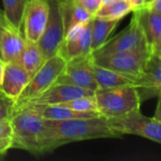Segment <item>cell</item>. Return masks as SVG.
Instances as JSON below:
<instances>
[{"mask_svg": "<svg viewBox=\"0 0 161 161\" xmlns=\"http://www.w3.org/2000/svg\"><path fill=\"white\" fill-rule=\"evenodd\" d=\"M150 53L147 49L131 50L110 55L92 57L95 64L136 78L142 72Z\"/></svg>", "mask_w": 161, "mask_h": 161, "instance_id": "6", "label": "cell"}, {"mask_svg": "<svg viewBox=\"0 0 161 161\" xmlns=\"http://www.w3.org/2000/svg\"><path fill=\"white\" fill-rule=\"evenodd\" d=\"M12 130L9 120L0 121V153L7 155L8 151L11 149Z\"/></svg>", "mask_w": 161, "mask_h": 161, "instance_id": "24", "label": "cell"}, {"mask_svg": "<svg viewBox=\"0 0 161 161\" xmlns=\"http://www.w3.org/2000/svg\"><path fill=\"white\" fill-rule=\"evenodd\" d=\"M133 12L138 16L150 55H161V14L144 8Z\"/></svg>", "mask_w": 161, "mask_h": 161, "instance_id": "15", "label": "cell"}, {"mask_svg": "<svg viewBox=\"0 0 161 161\" xmlns=\"http://www.w3.org/2000/svg\"><path fill=\"white\" fill-rule=\"evenodd\" d=\"M0 22H1V23H3V24H5V25H7V24H6V21H5V19H4L3 13H1V12H0Z\"/></svg>", "mask_w": 161, "mask_h": 161, "instance_id": "32", "label": "cell"}, {"mask_svg": "<svg viewBox=\"0 0 161 161\" xmlns=\"http://www.w3.org/2000/svg\"><path fill=\"white\" fill-rule=\"evenodd\" d=\"M5 67H6V62L0 58V87L3 81V76H4V73H5Z\"/></svg>", "mask_w": 161, "mask_h": 161, "instance_id": "29", "label": "cell"}, {"mask_svg": "<svg viewBox=\"0 0 161 161\" xmlns=\"http://www.w3.org/2000/svg\"><path fill=\"white\" fill-rule=\"evenodd\" d=\"M131 11L132 7L128 0H117L107 5L101 6L93 14V16L107 20L121 21Z\"/></svg>", "mask_w": 161, "mask_h": 161, "instance_id": "22", "label": "cell"}, {"mask_svg": "<svg viewBox=\"0 0 161 161\" xmlns=\"http://www.w3.org/2000/svg\"><path fill=\"white\" fill-rule=\"evenodd\" d=\"M149 1H151V0H145V1H144V5H145L146 3H148ZM143 7H144V6H143Z\"/></svg>", "mask_w": 161, "mask_h": 161, "instance_id": "35", "label": "cell"}, {"mask_svg": "<svg viewBox=\"0 0 161 161\" xmlns=\"http://www.w3.org/2000/svg\"><path fill=\"white\" fill-rule=\"evenodd\" d=\"M45 1H49V0H45Z\"/></svg>", "mask_w": 161, "mask_h": 161, "instance_id": "36", "label": "cell"}, {"mask_svg": "<svg viewBox=\"0 0 161 161\" xmlns=\"http://www.w3.org/2000/svg\"><path fill=\"white\" fill-rule=\"evenodd\" d=\"M128 1L132 7V11H135L143 8L145 0H128Z\"/></svg>", "mask_w": 161, "mask_h": 161, "instance_id": "28", "label": "cell"}, {"mask_svg": "<svg viewBox=\"0 0 161 161\" xmlns=\"http://www.w3.org/2000/svg\"><path fill=\"white\" fill-rule=\"evenodd\" d=\"M12 130L11 148L25 150L32 155H43L45 142V120L28 108L13 109L9 118Z\"/></svg>", "mask_w": 161, "mask_h": 161, "instance_id": "2", "label": "cell"}, {"mask_svg": "<svg viewBox=\"0 0 161 161\" xmlns=\"http://www.w3.org/2000/svg\"><path fill=\"white\" fill-rule=\"evenodd\" d=\"M60 11L63 20L65 35L75 26L91 21L93 15L85 8L79 5L75 0L59 1Z\"/></svg>", "mask_w": 161, "mask_h": 161, "instance_id": "17", "label": "cell"}, {"mask_svg": "<svg viewBox=\"0 0 161 161\" xmlns=\"http://www.w3.org/2000/svg\"><path fill=\"white\" fill-rule=\"evenodd\" d=\"M59 105H62L64 107H67L69 108L80 112H99L94 94L79 97Z\"/></svg>", "mask_w": 161, "mask_h": 161, "instance_id": "23", "label": "cell"}, {"mask_svg": "<svg viewBox=\"0 0 161 161\" xmlns=\"http://www.w3.org/2000/svg\"><path fill=\"white\" fill-rule=\"evenodd\" d=\"M49 16L45 29L37 42L45 59L58 54L65 37L59 0H49Z\"/></svg>", "mask_w": 161, "mask_h": 161, "instance_id": "8", "label": "cell"}, {"mask_svg": "<svg viewBox=\"0 0 161 161\" xmlns=\"http://www.w3.org/2000/svg\"><path fill=\"white\" fill-rule=\"evenodd\" d=\"M160 101H158V107H157V111H156V114L154 115V118L158 120V121H161L160 120Z\"/></svg>", "mask_w": 161, "mask_h": 161, "instance_id": "30", "label": "cell"}, {"mask_svg": "<svg viewBox=\"0 0 161 161\" xmlns=\"http://www.w3.org/2000/svg\"><path fill=\"white\" fill-rule=\"evenodd\" d=\"M92 71L98 90L111 89L123 86H135L136 80L121 73L99 66L92 62Z\"/></svg>", "mask_w": 161, "mask_h": 161, "instance_id": "18", "label": "cell"}, {"mask_svg": "<svg viewBox=\"0 0 161 161\" xmlns=\"http://www.w3.org/2000/svg\"><path fill=\"white\" fill-rule=\"evenodd\" d=\"M92 54L67 61L55 84L74 85L95 92L98 86L92 71Z\"/></svg>", "mask_w": 161, "mask_h": 161, "instance_id": "9", "label": "cell"}, {"mask_svg": "<svg viewBox=\"0 0 161 161\" xmlns=\"http://www.w3.org/2000/svg\"><path fill=\"white\" fill-rule=\"evenodd\" d=\"M92 19L75 26L65 35L58 54L66 61L92 54Z\"/></svg>", "mask_w": 161, "mask_h": 161, "instance_id": "11", "label": "cell"}, {"mask_svg": "<svg viewBox=\"0 0 161 161\" xmlns=\"http://www.w3.org/2000/svg\"><path fill=\"white\" fill-rule=\"evenodd\" d=\"M45 154L70 142L123 137L108 126L107 117L102 115L66 121L45 120Z\"/></svg>", "mask_w": 161, "mask_h": 161, "instance_id": "1", "label": "cell"}, {"mask_svg": "<svg viewBox=\"0 0 161 161\" xmlns=\"http://www.w3.org/2000/svg\"><path fill=\"white\" fill-rule=\"evenodd\" d=\"M67 61L58 54L45 59L39 70L30 77L27 85L13 104V107L34 99L53 86L65 68Z\"/></svg>", "mask_w": 161, "mask_h": 161, "instance_id": "5", "label": "cell"}, {"mask_svg": "<svg viewBox=\"0 0 161 161\" xmlns=\"http://www.w3.org/2000/svg\"><path fill=\"white\" fill-rule=\"evenodd\" d=\"M30 79L28 73L16 61L6 63L0 92L13 103L18 99Z\"/></svg>", "mask_w": 161, "mask_h": 161, "instance_id": "14", "label": "cell"}, {"mask_svg": "<svg viewBox=\"0 0 161 161\" xmlns=\"http://www.w3.org/2000/svg\"><path fill=\"white\" fill-rule=\"evenodd\" d=\"M135 88L142 103L159 96L161 90V55H150L142 72L136 78Z\"/></svg>", "mask_w": 161, "mask_h": 161, "instance_id": "12", "label": "cell"}, {"mask_svg": "<svg viewBox=\"0 0 161 161\" xmlns=\"http://www.w3.org/2000/svg\"><path fill=\"white\" fill-rule=\"evenodd\" d=\"M28 1L29 0H3V16L6 24L20 32H22L23 17Z\"/></svg>", "mask_w": 161, "mask_h": 161, "instance_id": "21", "label": "cell"}, {"mask_svg": "<svg viewBox=\"0 0 161 161\" xmlns=\"http://www.w3.org/2000/svg\"><path fill=\"white\" fill-rule=\"evenodd\" d=\"M119 23V20H107L93 16L92 24L91 41L92 53L99 49L107 42L108 37L113 32V30L118 26Z\"/></svg>", "mask_w": 161, "mask_h": 161, "instance_id": "19", "label": "cell"}, {"mask_svg": "<svg viewBox=\"0 0 161 161\" xmlns=\"http://www.w3.org/2000/svg\"><path fill=\"white\" fill-rule=\"evenodd\" d=\"M45 61L37 43L27 42L16 62H18L30 75V77L39 70V68Z\"/></svg>", "mask_w": 161, "mask_h": 161, "instance_id": "20", "label": "cell"}, {"mask_svg": "<svg viewBox=\"0 0 161 161\" xmlns=\"http://www.w3.org/2000/svg\"><path fill=\"white\" fill-rule=\"evenodd\" d=\"M95 92L87 89L69 84H54L43 93L38 97L26 101L23 104H38V105H58L62 104L79 97L93 95ZM21 104V105H23ZM20 106V105H18ZM15 106V107H18ZM13 107V108H15Z\"/></svg>", "mask_w": 161, "mask_h": 161, "instance_id": "13", "label": "cell"}, {"mask_svg": "<svg viewBox=\"0 0 161 161\" xmlns=\"http://www.w3.org/2000/svg\"><path fill=\"white\" fill-rule=\"evenodd\" d=\"M59 1H62V0H59Z\"/></svg>", "mask_w": 161, "mask_h": 161, "instance_id": "37", "label": "cell"}, {"mask_svg": "<svg viewBox=\"0 0 161 161\" xmlns=\"http://www.w3.org/2000/svg\"><path fill=\"white\" fill-rule=\"evenodd\" d=\"M26 41L22 32L9 25L4 26L0 35V58L6 63L16 61Z\"/></svg>", "mask_w": 161, "mask_h": 161, "instance_id": "16", "label": "cell"}, {"mask_svg": "<svg viewBox=\"0 0 161 161\" xmlns=\"http://www.w3.org/2000/svg\"><path fill=\"white\" fill-rule=\"evenodd\" d=\"M107 122L114 132L122 136L135 135L157 143L161 142V121L144 116L141 109L119 116L107 117Z\"/></svg>", "mask_w": 161, "mask_h": 161, "instance_id": "4", "label": "cell"}, {"mask_svg": "<svg viewBox=\"0 0 161 161\" xmlns=\"http://www.w3.org/2000/svg\"><path fill=\"white\" fill-rule=\"evenodd\" d=\"M6 25H5V24H3V23H1V22H0V35H1V31H2L3 27H4V26H6Z\"/></svg>", "mask_w": 161, "mask_h": 161, "instance_id": "33", "label": "cell"}, {"mask_svg": "<svg viewBox=\"0 0 161 161\" xmlns=\"http://www.w3.org/2000/svg\"><path fill=\"white\" fill-rule=\"evenodd\" d=\"M147 49L145 38L143 36L137 14L134 12L129 25L119 34L112 39L108 40L107 42L99 49L92 53V57L110 55L114 53ZM149 51V50H148ZM150 53V52H149Z\"/></svg>", "mask_w": 161, "mask_h": 161, "instance_id": "7", "label": "cell"}, {"mask_svg": "<svg viewBox=\"0 0 161 161\" xmlns=\"http://www.w3.org/2000/svg\"><path fill=\"white\" fill-rule=\"evenodd\" d=\"M4 157H5V155H3V154H1V153H0V159H2Z\"/></svg>", "mask_w": 161, "mask_h": 161, "instance_id": "34", "label": "cell"}, {"mask_svg": "<svg viewBox=\"0 0 161 161\" xmlns=\"http://www.w3.org/2000/svg\"><path fill=\"white\" fill-rule=\"evenodd\" d=\"M114 1H117V0H102V2H101V6L107 5V4L111 3V2H114ZM101 6H100V7H101Z\"/></svg>", "mask_w": 161, "mask_h": 161, "instance_id": "31", "label": "cell"}, {"mask_svg": "<svg viewBox=\"0 0 161 161\" xmlns=\"http://www.w3.org/2000/svg\"><path fill=\"white\" fill-rule=\"evenodd\" d=\"M13 102L0 92V121L9 120L13 111Z\"/></svg>", "mask_w": 161, "mask_h": 161, "instance_id": "25", "label": "cell"}, {"mask_svg": "<svg viewBox=\"0 0 161 161\" xmlns=\"http://www.w3.org/2000/svg\"><path fill=\"white\" fill-rule=\"evenodd\" d=\"M75 2H77L93 15L100 8L102 0H75Z\"/></svg>", "mask_w": 161, "mask_h": 161, "instance_id": "26", "label": "cell"}, {"mask_svg": "<svg viewBox=\"0 0 161 161\" xmlns=\"http://www.w3.org/2000/svg\"><path fill=\"white\" fill-rule=\"evenodd\" d=\"M49 16V4L45 0H29L24 13L22 32L27 42L37 43L41 39Z\"/></svg>", "mask_w": 161, "mask_h": 161, "instance_id": "10", "label": "cell"}, {"mask_svg": "<svg viewBox=\"0 0 161 161\" xmlns=\"http://www.w3.org/2000/svg\"><path fill=\"white\" fill-rule=\"evenodd\" d=\"M143 8L151 12L161 14V0H151L146 3Z\"/></svg>", "mask_w": 161, "mask_h": 161, "instance_id": "27", "label": "cell"}, {"mask_svg": "<svg viewBox=\"0 0 161 161\" xmlns=\"http://www.w3.org/2000/svg\"><path fill=\"white\" fill-rule=\"evenodd\" d=\"M102 116L114 117L141 109L142 101L135 86L97 90L94 93Z\"/></svg>", "mask_w": 161, "mask_h": 161, "instance_id": "3", "label": "cell"}]
</instances>
